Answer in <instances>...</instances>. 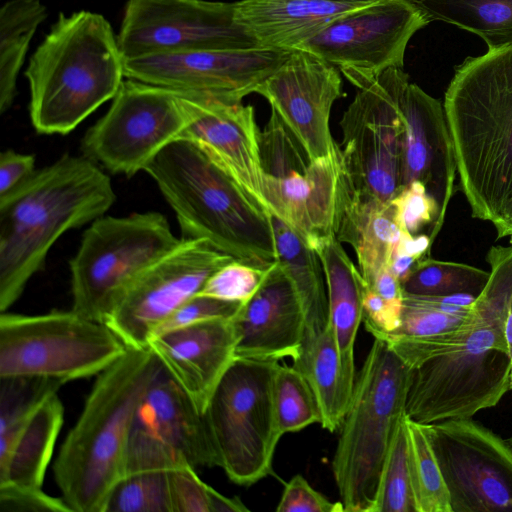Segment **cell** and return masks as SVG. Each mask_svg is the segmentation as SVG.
<instances>
[{
	"label": "cell",
	"mask_w": 512,
	"mask_h": 512,
	"mask_svg": "<svg viewBox=\"0 0 512 512\" xmlns=\"http://www.w3.org/2000/svg\"><path fill=\"white\" fill-rule=\"evenodd\" d=\"M104 512H173L169 471L125 474L110 492Z\"/></svg>",
	"instance_id": "39"
},
{
	"label": "cell",
	"mask_w": 512,
	"mask_h": 512,
	"mask_svg": "<svg viewBox=\"0 0 512 512\" xmlns=\"http://www.w3.org/2000/svg\"><path fill=\"white\" fill-rule=\"evenodd\" d=\"M475 299L476 296L468 293L444 296L404 293L399 326L392 332L373 337L392 343L448 333L465 322Z\"/></svg>",
	"instance_id": "33"
},
{
	"label": "cell",
	"mask_w": 512,
	"mask_h": 512,
	"mask_svg": "<svg viewBox=\"0 0 512 512\" xmlns=\"http://www.w3.org/2000/svg\"><path fill=\"white\" fill-rule=\"evenodd\" d=\"M512 224V197L508 201L502 215L493 224L497 230L498 238L504 237V232Z\"/></svg>",
	"instance_id": "50"
},
{
	"label": "cell",
	"mask_w": 512,
	"mask_h": 512,
	"mask_svg": "<svg viewBox=\"0 0 512 512\" xmlns=\"http://www.w3.org/2000/svg\"><path fill=\"white\" fill-rule=\"evenodd\" d=\"M272 400L283 435L321 422L316 396L306 378L293 366L278 362L272 381Z\"/></svg>",
	"instance_id": "37"
},
{
	"label": "cell",
	"mask_w": 512,
	"mask_h": 512,
	"mask_svg": "<svg viewBox=\"0 0 512 512\" xmlns=\"http://www.w3.org/2000/svg\"><path fill=\"white\" fill-rule=\"evenodd\" d=\"M242 303L225 301L201 294H196L180 306L157 329L154 336L194 323L217 318H233Z\"/></svg>",
	"instance_id": "43"
},
{
	"label": "cell",
	"mask_w": 512,
	"mask_h": 512,
	"mask_svg": "<svg viewBox=\"0 0 512 512\" xmlns=\"http://www.w3.org/2000/svg\"><path fill=\"white\" fill-rule=\"evenodd\" d=\"M179 92L188 117L180 137L202 146L267 209L263 197L260 130L254 107L242 101Z\"/></svg>",
	"instance_id": "21"
},
{
	"label": "cell",
	"mask_w": 512,
	"mask_h": 512,
	"mask_svg": "<svg viewBox=\"0 0 512 512\" xmlns=\"http://www.w3.org/2000/svg\"><path fill=\"white\" fill-rule=\"evenodd\" d=\"M405 423L417 512H452L449 492L423 425L407 415Z\"/></svg>",
	"instance_id": "35"
},
{
	"label": "cell",
	"mask_w": 512,
	"mask_h": 512,
	"mask_svg": "<svg viewBox=\"0 0 512 512\" xmlns=\"http://www.w3.org/2000/svg\"><path fill=\"white\" fill-rule=\"evenodd\" d=\"M505 339L507 344V354L510 360L511 385H512V303L505 323Z\"/></svg>",
	"instance_id": "51"
},
{
	"label": "cell",
	"mask_w": 512,
	"mask_h": 512,
	"mask_svg": "<svg viewBox=\"0 0 512 512\" xmlns=\"http://www.w3.org/2000/svg\"><path fill=\"white\" fill-rule=\"evenodd\" d=\"M126 350L105 323L72 309L0 315V378L36 376L67 383L100 374Z\"/></svg>",
	"instance_id": "10"
},
{
	"label": "cell",
	"mask_w": 512,
	"mask_h": 512,
	"mask_svg": "<svg viewBox=\"0 0 512 512\" xmlns=\"http://www.w3.org/2000/svg\"><path fill=\"white\" fill-rule=\"evenodd\" d=\"M432 243L428 234L410 235L402 232L393 255L404 254L422 259L429 256Z\"/></svg>",
	"instance_id": "48"
},
{
	"label": "cell",
	"mask_w": 512,
	"mask_h": 512,
	"mask_svg": "<svg viewBox=\"0 0 512 512\" xmlns=\"http://www.w3.org/2000/svg\"><path fill=\"white\" fill-rule=\"evenodd\" d=\"M512 235V224L504 232V237Z\"/></svg>",
	"instance_id": "53"
},
{
	"label": "cell",
	"mask_w": 512,
	"mask_h": 512,
	"mask_svg": "<svg viewBox=\"0 0 512 512\" xmlns=\"http://www.w3.org/2000/svg\"><path fill=\"white\" fill-rule=\"evenodd\" d=\"M35 157L13 150H5L0 154V195H3L25 179L34 171Z\"/></svg>",
	"instance_id": "46"
},
{
	"label": "cell",
	"mask_w": 512,
	"mask_h": 512,
	"mask_svg": "<svg viewBox=\"0 0 512 512\" xmlns=\"http://www.w3.org/2000/svg\"><path fill=\"white\" fill-rule=\"evenodd\" d=\"M443 106L472 216L494 224L512 197V44L458 65Z\"/></svg>",
	"instance_id": "3"
},
{
	"label": "cell",
	"mask_w": 512,
	"mask_h": 512,
	"mask_svg": "<svg viewBox=\"0 0 512 512\" xmlns=\"http://www.w3.org/2000/svg\"><path fill=\"white\" fill-rule=\"evenodd\" d=\"M277 512H345L341 501L332 502L315 490L300 474L294 475L283 489Z\"/></svg>",
	"instance_id": "44"
},
{
	"label": "cell",
	"mask_w": 512,
	"mask_h": 512,
	"mask_svg": "<svg viewBox=\"0 0 512 512\" xmlns=\"http://www.w3.org/2000/svg\"><path fill=\"white\" fill-rule=\"evenodd\" d=\"M431 21L479 36L489 49L512 44V0H411Z\"/></svg>",
	"instance_id": "32"
},
{
	"label": "cell",
	"mask_w": 512,
	"mask_h": 512,
	"mask_svg": "<svg viewBox=\"0 0 512 512\" xmlns=\"http://www.w3.org/2000/svg\"><path fill=\"white\" fill-rule=\"evenodd\" d=\"M510 243H511V246H512V235H510Z\"/></svg>",
	"instance_id": "55"
},
{
	"label": "cell",
	"mask_w": 512,
	"mask_h": 512,
	"mask_svg": "<svg viewBox=\"0 0 512 512\" xmlns=\"http://www.w3.org/2000/svg\"><path fill=\"white\" fill-rule=\"evenodd\" d=\"M277 261L292 282L305 315L304 339L321 333L329 323L324 270L315 250L277 216L271 214Z\"/></svg>",
	"instance_id": "30"
},
{
	"label": "cell",
	"mask_w": 512,
	"mask_h": 512,
	"mask_svg": "<svg viewBox=\"0 0 512 512\" xmlns=\"http://www.w3.org/2000/svg\"><path fill=\"white\" fill-rule=\"evenodd\" d=\"M278 361L236 358L203 412L217 467L235 484L269 476L280 432L272 381Z\"/></svg>",
	"instance_id": "9"
},
{
	"label": "cell",
	"mask_w": 512,
	"mask_h": 512,
	"mask_svg": "<svg viewBox=\"0 0 512 512\" xmlns=\"http://www.w3.org/2000/svg\"><path fill=\"white\" fill-rule=\"evenodd\" d=\"M63 498L42 488L0 485V512H71Z\"/></svg>",
	"instance_id": "45"
},
{
	"label": "cell",
	"mask_w": 512,
	"mask_h": 512,
	"mask_svg": "<svg viewBox=\"0 0 512 512\" xmlns=\"http://www.w3.org/2000/svg\"><path fill=\"white\" fill-rule=\"evenodd\" d=\"M418 260L420 259L413 256L394 254L388 268L400 283L403 284L413 271Z\"/></svg>",
	"instance_id": "49"
},
{
	"label": "cell",
	"mask_w": 512,
	"mask_h": 512,
	"mask_svg": "<svg viewBox=\"0 0 512 512\" xmlns=\"http://www.w3.org/2000/svg\"><path fill=\"white\" fill-rule=\"evenodd\" d=\"M452 512H512V446L472 418L422 424Z\"/></svg>",
	"instance_id": "16"
},
{
	"label": "cell",
	"mask_w": 512,
	"mask_h": 512,
	"mask_svg": "<svg viewBox=\"0 0 512 512\" xmlns=\"http://www.w3.org/2000/svg\"><path fill=\"white\" fill-rule=\"evenodd\" d=\"M342 87L337 67L309 51L294 49L256 93L267 99L271 111L316 160L339 148L329 121L334 102L344 95Z\"/></svg>",
	"instance_id": "20"
},
{
	"label": "cell",
	"mask_w": 512,
	"mask_h": 512,
	"mask_svg": "<svg viewBox=\"0 0 512 512\" xmlns=\"http://www.w3.org/2000/svg\"><path fill=\"white\" fill-rule=\"evenodd\" d=\"M314 250L324 270L329 324L344 367L349 373L356 375L354 346L363 321L365 281L335 235L321 239Z\"/></svg>",
	"instance_id": "27"
},
{
	"label": "cell",
	"mask_w": 512,
	"mask_h": 512,
	"mask_svg": "<svg viewBox=\"0 0 512 512\" xmlns=\"http://www.w3.org/2000/svg\"><path fill=\"white\" fill-rule=\"evenodd\" d=\"M179 240L158 212L97 218L69 262L72 310L105 323L134 281Z\"/></svg>",
	"instance_id": "8"
},
{
	"label": "cell",
	"mask_w": 512,
	"mask_h": 512,
	"mask_svg": "<svg viewBox=\"0 0 512 512\" xmlns=\"http://www.w3.org/2000/svg\"><path fill=\"white\" fill-rule=\"evenodd\" d=\"M173 209L187 238H203L248 265L276 259L271 214L202 146L178 138L144 169Z\"/></svg>",
	"instance_id": "4"
},
{
	"label": "cell",
	"mask_w": 512,
	"mask_h": 512,
	"mask_svg": "<svg viewBox=\"0 0 512 512\" xmlns=\"http://www.w3.org/2000/svg\"><path fill=\"white\" fill-rule=\"evenodd\" d=\"M125 58L117 35L101 14L60 13L25 70L29 114L40 134L65 135L113 99L123 78Z\"/></svg>",
	"instance_id": "6"
},
{
	"label": "cell",
	"mask_w": 512,
	"mask_h": 512,
	"mask_svg": "<svg viewBox=\"0 0 512 512\" xmlns=\"http://www.w3.org/2000/svg\"><path fill=\"white\" fill-rule=\"evenodd\" d=\"M63 420V404L54 394L35 411L10 448L0 454V485L42 488Z\"/></svg>",
	"instance_id": "29"
},
{
	"label": "cell",
	"mask_w": 512,
	"mask_h": 512,
	"mask_svg": "<svg viewBox=\"0 0 512 512\" xmlns=\"http://www.w3.org/2000/svg\"><path fill=\"white\" fill-rule=\"evenodd\" d=\"M47 9L40 0H10L0 10V112L7 111L16 96L18 74L30 42Z\"/></svg>",
	"instance_id": "31"
},
{
	"label": "cell",
	"mask_w": 512,
	"mask_h": 512,
	"mask_svg": "<svg viewBox=\"0 0 512 512\" xmlns=\"http://www.w3.org/2000/svg\"><path fill=\"white\" fill-rule=\"evenodd\" d=\"M115 198L95 162L69 155L0 195V311L20 297L63 233L103 216Z\"/></svg>",
	"instance_id": "2"
},
{
	"label": "cell",
	"mask_w": 512,
	"mask_h": 512,
	"mask_svg": "<svg viewBox=\"0 0 512 512\" xmlns=\"http://www.w3.org/2000/svg\"><path fill=\"white\" fill-rule=\"evenodd\" d=\"M214 466L203 413L162 368L136 407L125 474Z\"/></svg>",
	"instance_id": "17"
},
{
	"label": "cell",
	"mask_w": 512,
	"mask_h": 512,
	"mask_svg": "<svg viewBox=\"0 0 512 512\" xmlns=\"http://www.w3.org/2000/svg\"><path fill=\"white\" fill-rule=\"evenodd\" d=\"M162 368L148 347L127 348L97 375L53 467L62 498L72 512H104L110 492L126 473L136 407Z\"/></svg>",
	"instance_id": "5"
},
{
	"label": "cell",
	"mask_w": 512,
	"mask_h": 512,
	"mask_svg": "<svg viewBox=\"0 0 512 512\" xmlns=\"http://www.w3.org/2000/svg\"><path fill=\"white\" fill-rule=\"evenodd\" d=\"M292 366L310 384L321 413V426L329 432L340 429L348 410L356 375L342 362L331 325L319 334L305 338Z\"/></svg>",
	"instance_id": "28"
},
{
	"label": "cell",
	"mask_w": 512,
	"mask_h": 512,
	"mask_svg": "<svg viewBox=\"0 0 512 512\" xmlns=\"http://www.w3.org/2000/svg\"><path fill=\"white\" fill-rule=\"evenodd\" d=\"M490 272L463 263L422 258L402 284L405 294L444 296L468 293L478 296Z\"/></svg>",
	"instance_id": "36"
},
{
	"label": "cell",
	"mask_w": 512,
	"mask_h": 512,
	"mask_svg": "<svg viewBox=\"0 0 512 512\" xmlns=\"http://www.w3.org/2000/svg\"><path fill=\"white\" fill-rule=\"evenodd\" d=\"M238 340L232 318H217L153 336L148 348L203 413L236 359Z\"/></svg>",
	"instance_id": "23"
},
{
	"label": "cell",
	"mask_w": 512,
	"mask_h": 512,
	"mask_svg": "<svg viewBox=\"0 0 512 512\" xmlns=\"http://www.w3.org/2000/svg\"><path fill=\"white\" fill-rule=\"evenodd\" d=\"M232 321L239 338L236 358L279 361L298 356L304 341L305 315L292 282L277 260Z\"/></svg>",
	"instance_id": "24"
},
{
	"label": "cell",
	"mask_w": 512,
	"mask_h": 512,
	"mask_svg": "<svg viewBox=\"0 0 512 512\" xmlns=\"http://www.w3.org/2000/svg\"><path fill=\"white\" fill-rule=\"evenodd\" d=\"M334 234L341 243H348L353 248L365 284L370 286L389 266L402 232L395 222L390 203L354 189L343 170Z\"/></svg>",
	"instance_id": "25"
},
{
	"label": "cell",
	"mask_w": 512,
	"mask_h": 512,
	"mask_svg": "<svg viewBox=\"0 0 512 512\" xmlns=\"http://www.w3.org/2000/svg\"><path fill=\"white\" fill-rule=\"evenodd\" d=\"M338 3L355 4V5H369L379 0H328Z\"/></svg>",
	"instance_id": "52"
},
{
	"label": "cell",
	"mask_w": 512,
	"mask_h": 512,
	"mask_svg": "<svg viewBox=\"0 0 512 512\" xmlns=\"http://www.w3.org/2000/svg\"><path fill=\"white\" fill-rule=\"evenodd\" d=\"M430 20L411 0H379L342 15L298 49L337 67L358 89L402 68L408 42Z\"/></svg>",
	"instance_id": "15"
},
{
	"label": "cell",
	"mask_w": 512,
	"mask_h": 512,
	"mask_svg": "<svg viewBox=\"0 0 512 512\" xmlns=\"http://www.w3.org/2000/svg\"><path fill=\"white\" fill-rule=\"evenodd\" d=\"M236 18L259 46L294 50L344 14L367 5L328 0H240Z\"/></svg>",
	"instance_id": "26"
},
{
	"label": "cell",
	"mask_w": 512,
	"mask_h": 512,
	"mask_svg": "<svg viewBox=\"0 0 512 512\" xmlns=\"http://www.w3.org/2000/svg\"><path fill=\"white\" fill-rule=\"evenodd\" d=\"M399 229L410 235H417L428 227V235L434 241L439 227V206L424 184L413 181L403 187L389 202Z\"/></svg>",
	"instance_id": "41"
},
{
	"label": "cell",
	"mask_w": 512,
	"mask_h": 512,
	"mask_svg": "<svg viewBox=\"0 0 512 512\" xmlns=\"http://www.w3.org/2000/svg\"><path fill=\"white\" fill-rule=\"evenodd\" d=\"M412 369L374 338L356 374L332 461L345 512H368L395 430L403 418Z\"/></svg>",
	"instance_id": "7"
},
{
	"label": "cell",
	"mask_w": 512,
	"mask_h": 512,
	"mask_svg": "<svg viewBox=\"0 0 512 512\" xmlns=\"http://www.w3.org/2000/svg\"><path fill=\"white\" fill-rule=\"evenodd\" d=\"M292 50L262 46L160 52L125 59V77L169 89L242 101Z\"/></svg>",
	"instance_id": "19"
},
{
	"label": "cell",
	"mask_w": 512,
	"mask_h": 512,
	"mask_svg": "<svg viewBox=\"0 0 512 512\" xmlns=\"http://www.w3.org/2000/svg\"><path fill=\"white\" fill-rule=\"evenodd\" d=\"M65 383L52 378H0V454L5 453L35 411Z\"/></svg>",
	"instance_id": "34"
},
{
	"label": "cell",
	"mask_w": 512,
	"mask_h": 512,
	"mask_svg": "<svg viewBox=\"0 0 512 512\" xmlns=\"http://www.w3.org/2000/svg\"><path fill=\"white\" fill-rule=\"evenodd\" d=\"M267 269L233 260L215 271L198 294L244 303L257 291Z\"/></svg>",
	"instance_id": "42"
},
{
	"label": "cell",
	"mask_w": 512,
	"mask_h": 512,
	"mask_svg": "<svg viewBox=\"0 0 512 512\" xmlns=\"http://www.w3.org/2000/svg\"><path fill=\"white\" fill-rule=\"evenodd\" d=\"M487 262L489 279L471 307L469 333L444 354L412 369L405 413L415 422L472 418L512 390L505 339L512 303V246H492Z\"/></svg>",
	"instance_id": "1"
},
{
	"label": "cell",
	"mask_w": 512,
	"mask_h": 512,
	"mask_svg": "<svg viewBox=\"0 0 512 512\" xmlns=\"http://www.w3.org/2000/svg\"><path fill=\"white\" fill-rule=\"evenodd\" d=\"M367 287L377 292L389 303L398 307H403L404 292L402 284L388 267L383 269L376 276L373 283Z\"/></svg>",
	"instance_id": "47"
},
{
	"label": "cell",
	"mask_w": 512,
	"mask_h": 512,
	"mask_svg": "<svg viewBox=\"0 0 512 512\" xmlns=\"http://www.w3.org/2000/svg\"><path fill=\"white\" fill-rule=\"evenodd\" d=\"M173 512H244L238 497H227L203 482L190 467L169 471Z\"/></svg>",
	"instance_id": "40"
},
{
	"label": "cell",
	"mask_w": 512,
	"mask_h": 512,
	"mask_svg": "<svg viewBox=\"0 0 512 512\" xmlns=\"http://www.w3.org/2000/svg\"><path fill=\"white\" fill-rule=\"evenodd\" d=\"M263 197L277 216L314 250L334 234L343 163L340 146L329 156L311 160L275 112L260 131Z\"/></svg>",
	"instance_id": "11"
},
{
	"label": "cell",
	"mask_w": 512,
	"mask_h": 512,
	"mask_svg": "<svg viewBox=\"0 0 512 512\" xmlns=\"http://www.w3.org/2000/svg\"><path fill=\"white\" fill-rule=\"evenodd\" d=\"M405 415L391 440L368 512H417L409 468Z\"/></svg>",
	"instance_id": "38"
},
{
	"label": "cell",
	"mask_w": 512,
	"mask_h": 512,
	"mask_svg": "<svg viewBox=\"0 0 512 512\" xmlns=\"http://www.w3.org/2000/svg\"><path fill=\"white\" fill-rule=\"evenodd\" d=\"M508 443L512 446V436L507 439Z\"/></svg>",
	"instance_id": "54"
},
{
	"label": "cell",
	"mask_w": 512,
	"mask_h": 512,
	"mask_svg": "<svg viewBox=\"0 0 512 512\" xmlns=\"http://www.w3.org/2000/svg\"><path fill=\"white\" fill-rule=\"evenodd\" d=\"M117 39L125 59L259 46L238 22L234 2L207 0H128Z\"/></svg>",
	"instance_id": "18"
},
{
	"label": "cell",
	"mask_w": 512,
	"mask_h": 512,
	"mask_svg": "<svg viewBox=\"0 0 512 512\" xmlns=\"http://www.w3.org/2000/svg\"><path fill=\"white\" fill-rule=\"evenodd\" d=\"M408 84L409 76L402 68L385 70L359 89L339 123L347 181L385 203L403 188L401 97Z\"/></svg>",
	"instance_id": "12"
},
{
	"label": "cell",
	"mask_w": 512,
	"mask_h": 512,
	"mask_svg": "<svg viewBox=\"0 0 512 512\" xmlns=\"http://www.w3.org/2000/svg\"><path fill=\"white\" fill-rule=\"evenodd\" d=\"M187 123L179 91L127 78L87 130L82 152L110 173L131 177L178 139Z\"/></svg>",
	"instance_id": "13"
},
{
	"label": "cell",
	"mask_w": 512,
	"mask_h": 512,
	"mask_svg": "<svg viewBox=\"0 0 512 512\" xmlns=\"http://www.w3.org/2000/svg\"><path fill=\"white\" fill-rule=\"evenodd\" d=\"M401 110L404 120L402 186L413 181L424 184L438 203L441 229L458 173L444 106L409 82L401 97Z\"/></svg>",
	"instance_id": "22"
},
{
	"label": "cell",
	"mask_w": 512,
	"mask_h": 512,
	"mask_svg": "<svg viewBox=\"0 0 512 512\" xmlns=\"http://www.w3.org/2000/svg\"><path fill=\"white\" fill-rule=\"evenodd\" d=\"M233 260L206 239L183 237L134 281L105 324L127 348H147L162 323Z\"/></svg>",
	"instance_id": "14"
}]
</instances>
